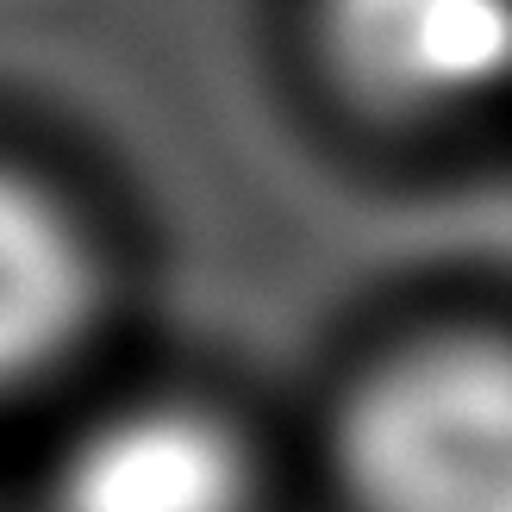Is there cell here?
I'll return each instance as SVG.
<instances>
[{"instance_id": "cell-1", "label": "cell", "mask_w": 512, "mask_h": 512, "mask_svg": "<svg viewBox=\"0 0 512 512\" xmlns=\"http://www.w3.org/2000/svg\"><path fill=\"white\" fill-rule=\"evenodd\" d=\"M338 475L356 512H512V344L388 356L338 419Z\"/></svg>"}, {"instance_id": "cell-2", "label": "cell", "mask_w": 512, "mask_h": 512, "mask_svg": "<svg viewBox=\"0 0 512 512\" xmlns=\"http://www.w3.org/2000/svg\"><path fill=\"white\" fill-rule=\"evenodd\" d=\"M325 50L356 94L438 113L512 82V0H319Z\"/></svg>"}, {"instance_id": "cell-3", "label": "cell", "mask_w": 512, "mask_h": 512, "mask_svg": "<svg viewBox=\"0 0 512 512\" xmlns=\"http://www.w3.org/2000/svg\"><path fill=\"white\" fill-rule=\"evenodd\" d=\"M57 512H244L250 463L232 425L188 400H138L94 419L50 481Z\"/></svg>"}, {"instance_id": "cell-4", "label": "cell", "mask_w": 512, "mask_h": 512, "mask_svg": "<svg viewBox=\"0 0 512 512\" xmlns=\"http://www.w3.org/2000/svg\"><path fill=\"white\" fill-rule=\"evenodd\" d=\"M94 306V256L38 182L0 169V394L75 344Z\"/></svg>"}]
</instances>
